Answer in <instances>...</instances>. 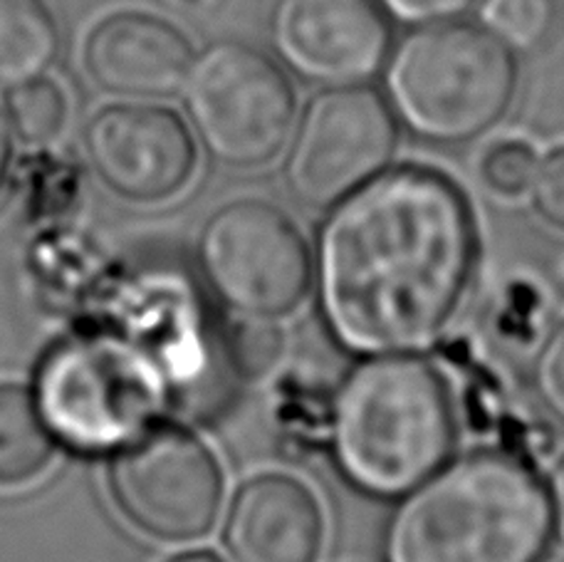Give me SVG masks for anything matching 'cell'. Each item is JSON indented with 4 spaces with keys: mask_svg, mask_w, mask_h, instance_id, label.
Segmentation results:
<instances>
[{
    "mask_svg": "<svg viewBox=\"0 0 564 562\" xmlns=\"http://www.w3.org/2000/svg\"><path fill=\"white\" fill-rule=\"evenodd\" d=\"M198 258L210 290L243 317L292 313L312 280L302 230L285 210L258 198L218 208L200 230Z\"/></svg>",
    "mask_w": 564,
    "mask_h": 562,
    "instance_id": "7",
    "label": "cell"
},
{
    "mask_svg": "<svg viewBox=\"0 0 564 562\" xmlns=\"http://www.w3.org/2000/svg\"><path fill=\"white\" fill-rule=\"evenodd\" d=\"M387 89L411 132L436 144H466L506 117L518 63L488 28L438 20L401 40Z\"/></svg>",
    "mask_w": 564,
    "mask_h": 562,
    "instance_id": "4",
    "label": "cell"
},
{
    "mask_svg": "<svg viewBox=\"0 0 564 562\" xmlns=\"http://www.w3.org/2000/svg\"><path fill=\"white\" fill-rule=\"evenodd\" d=\"M480 182L490 194L502 198H518L528 194L538 172V154L532 147L518 139L492 144L480 159Z\"/></svg>",
    "mask_w": 564,
    "mask_h": 562,
    "instance_id": "18",
    "label": "cell"
},
{
    "mask_svg": "<svg viewBox=\"0 0 564 562\" xmlns=\"http://www.w3.org/2000/svg\"><path fill=\"white\" fill-rule=\"evenodd\" d=\"M282 339L278 329L260 317H246V323L236 327L234 343H230L238 369L250 377L265 375L278 359Z\"/></svg>",
    "mask_w": 564,
    "mask_h": 562,
    "instance_id": "19",
    "label": "cell"
},
{
    "mask_svg": "<svg viewBox=\"0 0 564 562\" xmlns=\"http://www.w3.org/2000/svg\"><path fill=\"white\" fill-rule=\"evenodd\" d=\"M389 25L375 0H278L273 43L300 75L351 85L389 53Z\"/></svg>",
    "mask_w": 564,
    "mask_h": 562,
    "instance_id": "11",
    "label": "cell"
},
{
    "mask_svg": "<svg viewBox=\"0 0 564 562\" xmlns=\"http://www.w3.org/2000/svg\"><path fill=\"white\" fill-rule=\"evenodd\" d=\"M332 446L341 474L365 494L414 490L453 446V407L436 369L401 355L351 369L332 409Z\"/></svg>",
    "mask_w": 564,
    "mask_h": 562,
    "instance_id": "3",
    "label": "cell"
},
{
    "mask_svg": "<svg viewBox=\"0 0 564 562\" xmlns=\"http://www.w3.org/2000/svg\"><path fill=\"white\" fill-rule=\"evenodd\" d=\"M85 152L112 194L159 204L181 194L196 172V144L184 119L151 105H117L93 117Z\"/></svg>",
    "mask_w": 564,
    "mask_h": 562,
    "instance_id": "10",
    "label": "cell"
},
{
    "mask_svg": "<svg viewBox=\"0 0 564 562\" xmlns=\"http://www.w3.org/2000/svg\"><path fill=\"white\" fill-rule=\"evenodd\" d=\"M557 0H486L480 18L510 50L542 47L557 25Z\"/></svg>",
    "mask_w": 564,
    "mask_h": 562,
    "instance_id": "17",
    "label": "cell"
},
{
    "mask_svg": "<svg viewBox=\"0 0 564 562\" xmlns=\"http://www.w3.org/2000/svg\"><path fill=\"white\" fill-rule=\"evenodd\" d=\"M397 122L369 87L339 85L302 115L288 156V184L310 206H335L381 174L397 152Z\"/></svg>",
    "mask_w": 564,
    "mask_h": 562,
    "instance_id": "9",
    "label": "cell"
},
{
    "mask_svg": "<svg viewBox=\"0 0 564 562\" xmlns=\"http://www.w3.org/2000/svg\"><path fill=\"white\" fill-rule=\"evenodd\" d=\"M389 528L391 562H540L552 504L520 458L482 451L431 474Z\"/></svg>",
    "mask_w": 564,
    "mask_h": 562,
    "instance_id": "2",
    "label": "cell"
},
{
    "mask_svg": "<svg viewBox=\"0 0 564 562\" xmlns=\"http://www.w3.org/2000/svg\"><path fill=\"white\" fill-rule=\"evenodd\" d=\"M37 409L69 448L102 454L129 444L154 419L159 381L124 339L75 335L40 367Z\"/></svg>",
    "mask_w": 564,
    "mask_h": 562,
    "instance_id": "5",
    "label": "cell"
},
{
    "mask_svg": "<svg viewBox=\"0 0 564 562\" xmlns=\"http://www.w3.org/2000/svg\"><path fill=\"white\" fill-rule=\"evenodd\" d=\"M109 490L129 523L164 543L214 530L224 504V471L188 431L161 426L134 436L109 468Z\"/></svg>",
    "mask_w": 564,
    "mask_h": 562,
    "instance_id": "8",
    "label": "cell"
},
{
    "mask_svg": "<svg viewBox=\"0 0 564 562\" xmlns=\"http://www.w3.org/2000/svg\"><path fill=\"white\" fill-rule=\"evenodd\" d=\"M530 191L540 218L564 234V147L550 152L545 162L538 164Z\"/></svg>",
    "mask_w": 564,
    "mask_h": 562,
    "instance_id": "20",
    "label": "cell"
},
{
    "mask_svg": "<svg viewBox=\"0 0 564 562\" xmlns=\"http://www.w3.org/2000/svg\"><path fill=\"white\" fill-rule=\"evenodd\" d=\"M325 516L302 480L263 474L238 488L226 520L236 562H317Z\"/></svg>",
    "mask_w": 564,
    "mask_h": 562,
    "instance_id": "13",
    "label": "cell"
},
{
    "mask_svg": "<svg viewBox=\"0 0 564 562\" xmlns=\"http://www.w3.org/2000/svg\"><path fill=\"white\" fill-rule=\"evenodd\" d=\"M535 379L542 404L564 424V325L542 347Z\"/></svg>",
    "mask_w": 564,
    "mask_h": 562,
    "instance_id": "21",
    "label": "cell"
},
{
    "mask_svg": "<svg viewBox=\"0 0 564 562\" xmlns=\"http://www.w3.org/2000/svg\"><path fill=\"white\" fill-rule=\"evenodd\" d=\"M552 520L557 526V538L560 543L564 545V461L557 468L555 480H552Z\"/></svg>",
    "mask_w": 564,
    "mask_h": 562,
    "instance_id": "23",
    "label": "cell"
},
{
    "mask_svg": "<svg viewBox=\"0 0 564 562\" xmlns=\"http://www.w3.org/2000/svg\"><path fill=\"white\" fill-rule=\"evenodd\" d=\"M473 258L470 208L446 176L419 166L379 174L322 226V315L355 353L419 349L458 307Z\"/></svg>",
    "mask_w": 564,
    "mask_h": 562,
    "instance_id": "1",
    "label": "cell"
},
{
    "mask_svg": "<svg viewBox=\"0 0 564 562\" xmlns=\"http://www.w3.org/2000/svg\"><path fill=\"white\" fill-rule=\"evenodd\" d=\"M59 50V25L45 0H0V85L45 73Z\"/></svg>",
    "mask_w": 564,
    "mask_h": 562,
    "instance_id": "15",
    "label": "cell"
},
{
    "mask_svg": "<svg viewBox=\"0 0 564 562\" xmlns=\"http://www.w3.org/2000/svg\"><path fill=\"white\" fill-rule=\"evenodd\" d=\"M473 3L476 0H381V6L404 23H438L466 13Z\"/></svg>",
    "mask_w": 564,
    "mask_h": 562,
    "instance_id": "22",
    "label": "cell"
},
{
    "mask_svg": "<svg viewBox=\"0 0 564 562\" xmlns=\"http://www.w3.org/2000/svg\"><path fill=\"white\" fill-rule=\"evenodd\" d=\"M169 562H224V560L214 553H186V555H178Z\"/></svg>",
    "mask_w": 564,
    "mask_h": 562,
    "instance_id": "25",
    "label": "cell"
},
{
    "mask_svg": "<svg viewBox=\"0 0 564 562\" xmlns=\"http://www.w3.org/2000/svg\"><path fill=\"white\" fill-rule=\"evenodd\" d=\"M83 63L93 83L134 99L176 95L194 65L188 37L169 20L119 10L99 20L85 40Z\"/></svg>",
    "mask_w": 564,
    "mask_h": 562,
    "instance_id": "12",
    "label": "cell"
},
{
    "mask_svg": "<svg viewBox=\"0 0 564 562\" xmlns=\"http://www.w3.org/2000/svg\"><path fill=\"white\" fill-rule=\"evenodd\" d=\"M184 87L191 122L216 162L258 169L282 152L297 102L273 57L246 43H218L191 65Z\"/></svg>",
    "mask_w": 564,
    "mask_h": 562,
    "instance_id": "6",
    "label": "cell"
},
{
    "mask_svg": "<svg viewBox=\"0 0 564 562\" xmlns=\"http://www.w3.org/2000/svg\"><path fill=\"white\" fill-rule=\"evenodd\" d=\"M55 444L25 387L0 385V488L33 484L53 464Z\"/></svg>",
    "mask_w": 564,
    "mask_h": 562,
    "instance_id": "14",
    "label": "cell"
},
{
    "mask_svg": "<svg viewBox=\"0 0 564 562\" xmlns=\"http://www.w3.org/2000/svg\"><path fill=\"white\" fill-rule=\"evenodd\" d=\"M8 115L28 144H50L67 122V97L55 79L33 77L8 95Z\"/></svg>",
    "mask_w": 564,
    "mask_h": 562,
    "instance_id": "16",
    "label": "cell"
},
{
    "mask_svg": "<svg viewBox=\"0 0 564 562\" xmlns=\"http://www.w3.org/2000/svg\"><path fill=\"white\" fill-rule=\"evenodd\" d=\"M8 162H10V132L3 115H0V182H3Z\"/></svg>",
    "mask_w": 564,
    "mask_h": 562,
    "instance_id": "24",
    "label": "cell"
}]
</instances>
